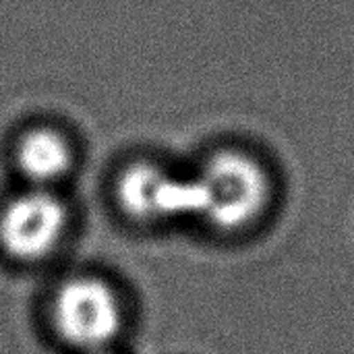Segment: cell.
<instances>
[{
  "label": "cell",
  "mask_w": 354,
  "mask_h": 354,
  "mask_svg": "<svg viewBox=\"0 0 354 354\" xmlns=\"http://www.w3.org/2000/svg\"><path fill=\"white\" fill-rule=\"evenodd\" d=\"M195 220L218 234L259 226L276 201V176L255 151L226 145L209 151L191 172Z\"/></svg>",
  "instance_id": "cell-1"
},
{
  "label": "cell",
  "mask_w": 354,
  "mask_h": 354,
  "mask_svg": "<svg viewBox=\"0 0 354 354\" xmlns=\"http://www.w3.org/2000/svg\"><path fill=\"white\" fill-rule=\"evenodd\" d=\"M112 197L120 214L141 226H164L195 220V191L191 172L137 158L120 166L112 180Z\"/></svg>",
  "instance_id": "cell-4"
},
{
  "label": "cell",
  "mask_w": 354,
  "mask_h": 354,
  "mask_svg": "<svg viewBox=\"0 0 354 354\" xmlns=\"http://www.w3.org/2000/svg\"><path fill=\"white\" fill-rule=\"evenodd\" d=\"M104 354H108V353H104Z\"/></svg>",
  "instance_id": "cell-6"
},
{
  "label": "cell",
  "mask_w": 354,
  "mask_h": 354,
  "mask_svg": "<svg viewBox=\"0 0 354 354\" xmlns=\"http://www.w3.org/2000/svg\"><path fill=\"white\" fill-rule=\"evenodd\" d=\"M48 319L64 346L83 354H104L124 332L127 301L110 278L81 272L54 286Z\"/></svg>",
  "instance_id": "cell-2"
},
{
  "label": "cell",
  "mask_w": 354,
  "mask_h": 354,
  "mask_svg": "<svg viewBox=\"0 0 354 354\" xmlns=\"http://www.w3.org/2000/svg\"><path fill=\"white\" fill-rule=\"evenodd\" d=\"M10 162L23 187L60 191L77 170L79 147L60 124L33 122L15 135Z\"/></svg>",
  "instance_id": "cell-5"
},
{
  "label": "cell",
  "mask_w": 354,
  "mask_h": 354,
  "mask_svg": "<svg viewBox=\"0 0 354 354\" xmlns=\"http://www.w3.org/2000/svg\"><path fill=\"white\" fill-rule=\"evenodd\" d=\"M71 230L73 212L60 191L23 187L0 203V253L12 263L50 261Z\"/></svg>",
  "instance_id": "cell-3"
}]
</instances>
